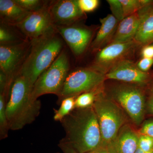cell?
<instances>
[{
  "instance_id": "cell-1",
  "label": "cell",
  "mask_w": 153,
  "mask_h": 153,
  "mask_svg": "<svg viewBox=\"0 0 153 153\" xmlns=\"http://www.w3.org/2000/svg\"><path fill=\"white\" fill-rule=\"evenodd\" d=\"M65 136L59 142L76 153H87L102 146L98 120L93 107L75 108L60 122Z\"/></svg>"
},
{
  "instance_id": "cell-2",
  "label": "cell",
  "mask_w": 153,
  "mask_h": 153,
  "mask_svg": "<svg viewBox=\"0 0 153 153\" xmlns=\"http://www.w3.org/2000/svg\"><path fill=\"white\" fill-rule=\"evenodd\" d=\"M33 85L27 78L18 75L12 83L6 113L11 130L22 129L35 121L40 113L41 103L32 97Z\"/></svg>"
},
{
  "instance_id": "cell-3",
  "label": "cell",
  "mask_w": 153,
  "mask_h": 153,
  "mask_svg": "<svg viewBox=\"0 0 153 153\" xmlns=\"http://www.w3.org/2000/svg\"><path fill=\"white\" fill-rule=\"evenodd\" d=\"M31 41L30 52L18 75L27 78L33 86L39 76L52 65L63 51V44L56 30Z\"/></svg>"
},
{
  "instance_id": "cell-4",
  "label": "cell",
  "mask_w": 153,
  "mask_h": 153,
  "mask_svg": "<svg viewBox=\"0 0 153 153\" xmlns=\"http://www.w3.org/2000/svg\"><path fill=\"white\" fill-rule=\"evenodd\" d=\"M92 107L100 128L102 146L105 147L115 137L121 128L127 123L128 117L123 108L102 91L97 95Z\"/></svg>"
},
{
  "instance_id": "cell-5",
  "label": "cell",
  "mask_w": 153,
  "mask_h": 153,
  "mask_svg": "<svg viewBox=\"0 0 153 153\" xmlns=\"http://www.w3.org/2000/svg\"><path fill=\"white\" fill-rule=\"evenodd\" d=\"M143 87L133 84H116L106 95L124 111L134 124L141 125L146 114V94Z\"/></svg>"
},
{
  "instance_id": "cell-6",
  "label": "cell",
  "mask_w": 153,
  "mask_h": 153,
  "mask_svg": "<svg viewBox=\"0 0 153 153\" xmlns=\"http://www.w3.org/2000/svg\"><path fill=\"white\" fill-rule=\"evenodd\" d=\"M69 60L65 51H62L49 68L38 77L33 86L32 96L38 99L46 94H60L69 73Z\"/></svg>"
},
{
  "instance_id": "cell-7",
  "label": "cell",
  "mask_w": 153,
  "mask_h": 153,
  "mask_svg": "<svg viewBox=\"0 0 153 153\" xmlns=\"http://www.w3.org/2000/svg\"><path fill=\"white\" fill-rule=\"evenodd\" d=\"M105 74L92 66L79 68L68 73L63 88L58 96V102L66 97H76L85 92L102 90Z\"/></svg>"
},
{
  "instance_id": "cell-8",
  "label": "cell",
  "mask_w": 153,
  "mask_h": 153,
  "mask_svg": "<svg viewBox=\"0 0 153 153\" xmlns=\"http://www.w3.org/2000/svg\"><path fill=\"white\" fill-rule=\"evenodd\" d=\"M31 46V41L27 40L17 44L0 46V68L7 78L10 91Z\"/></svg>"
},
{
  "instance_id": "cell-9",
  "label": "cell",
  "mask_w": 153,
  "mask_h": 153,
  "mask_svg": "<svg viewBox=\"0 0 153 153\" xmlns=\"http://www.w3.org/2000/svg\"><path fill=\"white\" fill-rule=\"evenodd\" d=\"M13 27L17 28L30 41L55 31L49 10V4L39 10L30 12L21 22Z\"/></svg>"
},
{
  "instance_id": "cell-10",
  "label": "cell",
  "mask_w": 153,
  "mask_h": 153,
  "mask_svg": "<svg viewBox=\"0 0 153 153\" xmlns=\"http://www.w3.org/2000/svg\"><path fill=\"white\" fill-rule=\"evenodd\" d=\"M137 44L134 40L126 43H111L99 51L92 66L106 74L116 63L126 59Z\"/></svg>"
},
{
  "instance_id": "cell-11",
  "label": "cell",
  "mask_w": 153,
  "mask_h": 153,
  "mask_svg": "<svg viewBox=\"0 0 153 153\" xmlns=\"http://www.w3.org/2000/svg\"><path fill=\"white\" fill-rule=\"evenodd\" d=\"M106 79L135 84L143 87L152 80V76L148 72L140 70L131 60L123 59L116 63L105 74Z\"/></svg>"
},
{
  "instance_id": "cell-12",
  "label": "cell",
  "mask_w": 153,
  "mask_h": 153,
  "mask_svg": "<svg viewBox=\"0 0 153 153\" xmlns=\"http://www.w3.org/2000/svg\"><path fill=\"white\" fill-rule=\"evenodd\" d=\"M49 10L55 26H70L82 19L84 13L76 0H60L49 4Z\"/></svg>"
},
{
  "instance_id": "cell-13",
  "label": "cell",
  "mask_w": 153,
  "mask_h": 153,
  "mask_svg": "<svg viewBox=\"0 0 153 153\" xmlns=\"http://www.w3.org/2000/svg\"><path fill=\"white\" fill-rule=\"evenodd\" d=\"M55 29L77 56L85 52L92 38V31L86 28L72 25L55 26Z\"/></svg>"
},
{
  "instance_id": "cell-14",
  "label": "cell",
  "mask_w": 153,
  "mask_h": 153,
  "mask_svg": "<svg viewBox=\"0 0 153 153\" xmlns=\"http://www.w3.org/2000/svg\"><path fill=\"white\" fill-rule=\"evenodd\" d=\"M139 136L138 132L126 123L105 148L109 153H135L138 148Z\"/></svg>"
},
{
  "instance_id": "cell-15",
  "label": "cell",
  "mask_w": 153,
  "mask_h": 153,
  "mask_svg": "<svg viewBox=\"0 0 153 153\" xmlns=\"http://www.w3.org/2000/svg\"><path fill=\"white\" fill-rule=\"evenodd\" d=\"M138 30L134 41L137 44L145 46L153 42V1L140 9Z\"/></svg>"
},
{
  "instance_id": "cell-16",
  "label": "cell",
  "mask_w": 153,
  "mask_h": 153,
  "mask_svg": "<svg viewBox=\"0 0 153 153\" xmlns=\"http://www.w3.org/2000/svg\"><path fill=\"white\" fill-rule=\"evenodd\" d=\"M101 26L95 39L91 44L93 51H97L104 47L111 42L117 29L118 21L111 14L100 19Z\"/></svg>"
},
{
  "instance_id": "cell-17",
  "label": "cell",
  "mask_w": 153,
  "mask_h": 153,
  "mask_svg": "<svg viewBox=\"0 0 153 153\" xmlns=\"http://www.w3.org/2000/svg\"><path fill=\"white\" fill-rule=\"evenodd\" d=\"M139 25L137 12L126 17L119 22L111 43H126L134 40Z\"/></svg>"
},
{
  "instance_id": "cell-18",
  "label": "cell",
  "mask_w": 153,
  "mask_h": 153,
  "mask_svg": "<svg viewBox=\"0 0 153 153\" xmlns=\"http://www.w3.org/2000/svg\"><path fill=\"white\" fill-rule=\"evenodd\" d=\"M16 2L15 0H0V16L3 25H16L30 13Z\"/></svg>"
},
{
  "instance_id": "cell-19",
  "label": "cell",
  "mask_w": 153,
  "mask_h": 153,
  "mask_svg": "<svg viewBox=\"0 0 153 153\" xmlns=\"http://www.w3.org/2000/svg\"><path fill=\"white\" fill-rule=\"evenodd\" d=\"M76 97H70L64 98L60 103L58 109H54L53 119L55 121L61 122L75 108Z\"/></svg>"
},
{
  "instance_id": "cell-20",
  "label": "cell",
  "mask_w": 153,
  "mask_h": 153,
  "mask_svg": "<svg viewBox=\"0 0 153 153\" xmlns=\"http://www.w3.org/2000/svg\"><path fill=\"white\" fill-rule=\"evenodd\" d=\"M7 100L5 96L0 94V140L7 138L10 130L6 113V104Z\"/></svg>"
},
{
  "instance_id": "cell-21",
  "label": "cell",
  "mask_w": 153,
  "mask_h": 153,
  "mask_svg": "<svg viewBox=\"0 0 153 153\" xmlns=\"http://www.w3.org/2000/svg\"><path fill=\"white\" fill-rule=\"evenodd\" d=\"M102 90L85 92L77 97L75 100V108L83 109L93 106L97 95Z\"/></svg>"
},
{
  "instance_id": "cell-22",
  "label": "cell",
  "mask_w": 153,
  "mask_h": 153,
  "mask_svg": "<svg viewBox=\"0 0 153 153\" xmlns=\"http://www.w3.org/2000/svg\"><path fill=\"white\" fill-rule=\"evenodd\" d=\"M19 5L29 12H34L43 8L48 4L46 1L39 0H15Z\"/></svg>"
},
{
  "instance_id": "cell-23",
  "label": "cell",
  "mask_w": 153,
  "mask_h": 153,
  "mask_svg": "<svg viewBox=\"0 0 153 153\" xmlns=\"http://www.w3.org/2000/svg\"><path fill=\"white\" fill-rule=\"evenodd\" d=\"M19 43L21 42H19L13 33L6 27L5 25H1L0 27L1 45H13Z\"/></svg>"
},
{
  "instance_id": "cell-24",
  "label": "cell",
  "mask_w": 153,
  "mask_h": 153,
  "mask_svg": "<svg viewBox=\"0 0 153 153\" xmlns=\"http://www.w3.org/2000/svg\"><path fill=\"white\" fill-rule=\"evenodd\" d=\"M123 8L124 17L129 16L138 12L141 8L140 0H120Z\"/></svg>"
},
{
  "instance_id": "cell-25",
  "label": "cell",
  "mask_w": 153,
  "mask_h": 153,
  "mask_svg": "<svg viewBox=\"0 0 153 153\" xmlns=\"http://www.w3.org/2000/svg\"><path fill=\"white\" fill-rule=\"evenodd\" d=\"M112 15L119 22L124 19L123 8L120 0H108Z\"/></svg>"
},
{
  "instance_id": "cell-26",
  "label": "cell",
  "mask_w": 153,
  "mask_h": 153,
  "mask_svg": "<svg viewBox=\"0 0 153 153\" xmlns=\"http://www.w3.org/2000/svg\"><path fill=\"white\" fill-rule=\"evenodd\" d=\"M78 5L83 13L95 10L99 4L98 0H78Z\"/></svg>"
},
{
  "instance_id": "cell-27",
  "label": "cell",
  "mask_w": 153,
  "mask_h": 153,
  "mask_svg": "<svg viewBox=\"0 0 153 153\" xmlns=\"http://www.w3.org/2000/svg\"><path fill=\"white\" fill-rule=\"evenodd\" d=\"M138 148L144 152H148L153 149V138L140 134Z\"/></svg>"
},
{
  "instance_id": "cell-28",
  "label": "cell",
  "mask_w": 153,
  "mask_h": 153,
  "mask_svg": "<svg viewBox=\"0 0 153 153\" xmlns=\"http://www.w3.org/2000/svg\"><path fill=\"white\" fill-rule=\"evenodd\" d=\"M141 125L140 128L138 131L139 134L153 138V118L144 121Z\"/></svg>"
},
{
  "instance_id": "cell-29",
  "label": "cell",
  "mask_w": 153,
  "mask_h": 153,
  "mask_svg": "<svg viewBox=\"0 0 153 153\" xmlns=\"http://www.w3.org/2000/svg\"><path fill=\"white\" fill-rule=\"evenodd\" d=\"M153 64V58L143 57L138 62L137 66L140 70L143 72H147L149 70Z\"/></svg>"
},
{
  "instance_id": "cell-30",
  "label": "cell",
  "mask_w": 153,
  "mask_h": 153,
  "mask_svg": "<svg viewBox=\"0 0 153 153\" xmlns=\"http://www.w3.org/2000/svg\"><path fill=\"white\" fill-rule=\"evenodd\" d=\"M141 54L143 57L153 58V44L144 46L142 50Z\"/></svg>"
},
{
  "instance_id": "cell-31",
  "label": "cell",
  "mask_w": 153,
  "mask_h": 153,
  "mask_svg": "<svg viewBox=\"0 0 153 153\" xmlns=\"http://www.w3.org/2000/svg\"><path fill=\"white\" fill-rule=\"evenodd\" d=\"M146 113L153 116V94H151L146 100Z\"/></svg>"
},
{
  "instance_id": "cell-32",
  "label": "cell",
  "mask_w": 153,
  "mask_h": 153,
  "mask_svg": "<svg viewBox=\"0 0 153 153\" xmlns=\"http://www.w3.org/2000/svg\"><path fill=\"white\" fill-rule=\"evenodd\" d=\"M58 146L61 149L63 153H76L71 148L62 143L59 142Z\"/></svg>"
},
{
  "instance_id": "cell-33",
  "label": "cell",
  "mask_w": 153,
  "mask_h": 153,
  "mask_svg": "<svg viewBox=\"0 0 153 153\" xmlns=\"http://www.w3.org/2000/svg\"><path fill=\"white\" fill-rule=\"evenodd\" d=\"M87 153H109L108 151L105 147H101L91 151Z\"/></svg>"
},
{
  "instance_id": "cell-34",
  "label": "cell",
  "mask_w": 153,
  "mask_h": 153,
  "mask_svg": "<svg viewBox=\"0 0 153 153\" xmlns=\"http://www.w3.org/2000/svg\"><path fill=\"white\" fill-rule=\"evenodd\" d=\"M135 153H153V149L152 150L149 151V152H144L142 151L140 149H139V148H138Z\"/></svg>"
},
{
  "instance_id": "cell-35",
  "label": "cell",
  "mask_w": 153,
  "mask_h": 153,
  "mask_svg": "<svg viewBox=\"0 0 153 153\" xmlns=\"http://www.w3.org/2000/svg\"><path fill=\"white\" fill-rule=\"evenodd\" d=\"M150 91L151 94H153V84L152 85V87H151Z\"/></svg>"
},
{
  "instance_id": "cell-36",
  "label": "cell",
  "mask_w": 153,
  "mask_h": 153,
  "mask_svg": "<svg viewBox=\"0 0 153 153\" xmlns=\"http://www.w3.org/2000/svg\"></svg>"
},
{
  "instance_id": "cell-37",
  "label": "cell",
  "mask_w": 153,
  "mask_h": 153,
  "mask_svg": "<svg viewBox=\"0 0 153 153\" xmlns=\"http://www.w3.org/2000/svg\"></svg>"
}]
</instances>
